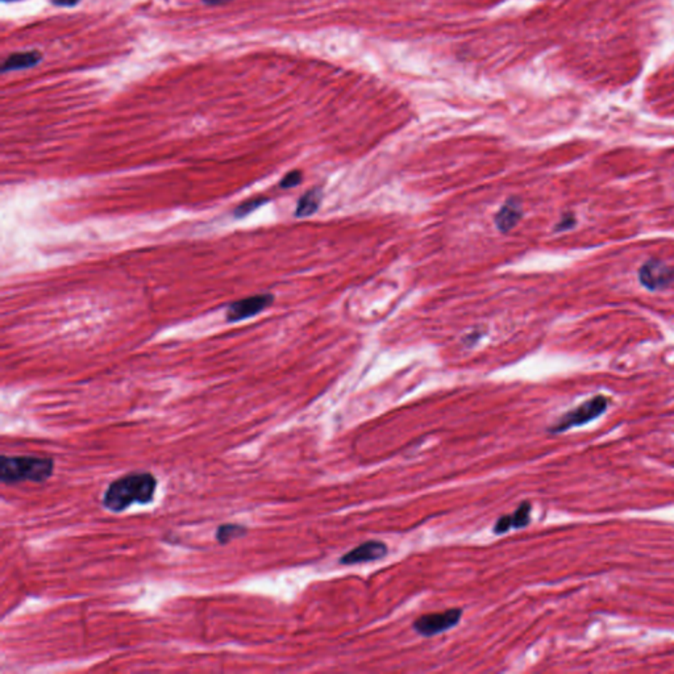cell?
<instances>
[{"instance_id":"cell-2","label":"cell","mask_w":674,"mask_h":674,"mask_svg":"<svg viewBox=\"0 0 674 674\" xmlns=\"http://www.w3.org/2000/svg\"><path fill=\"white\" fill-rule=\"evenodd\" d=\"M54 460L40 456H7L0 460V481L4 485H16L20 482L41 484L53 476Z\"/></svg>"},{"instance_id":"cell-18","label":"cell","mask_w":674,"mask_h":674,"mask_svg":"<svg viewBox=\"0 0 674 674\" xmlns=\"http://www.w3.org/2000/svg\"><path fill=\"white\" fill-rule=\"evenodd\" d=\"M3 1H17V0H3Z\"/></svg>"},{"instance_id":"cell-6","label":"cell","mask_w":674,"mask_h":674,"mask_svg":"<svg viewBox=\"0 0 674 674\" xmlns=\"http://www.w3.org/2000/svg\"><path fill=\"white\" fill-rule=\"evenodd\" d=\"M272 294H258L249 298L240 299L232 303L227 310V320L228 322H239L247 317L256 316L262 312L265 308L269 307L273 303Z\"/></svg>"},{"instance_id":"cell-4","label":"cell","mask_w":674,"mask_h":674,"mask_svg":"<svg viewBox=\"0 0 674 674\" xmlns=\"http://www.w3.org/2000/svg\"><path fill=\"white\" fill-rule=\"evenodd\" d=\"M462 610L461 608H449L444 613L422 615L414 622V630L419 635L431 638L437 633L448 631L460 623Z\"/></svg>"},{"instance_id":"cell-15","label":"cell","mask_w":674,"mask_h":674,"mask_svg":"<svg viewBox=\"0 0 674 674\" xmlns=\"http://www.w3.org/2000/svg\"><path fill=\"white\" fill-rule=\"evenodd\" d=\"M79 1L81 0H51V3L58 7H74Z\"/></svg>"},{"instance_id":"cell-12","label":"cell","mask_w":674,"mask_h":674,"mask_svg":"<svg viewBox=\"0 0 674 674\" xmlns=\"http://www.w3.org/2000/svg\"><path fill=\"white\" fill-rule=\"evenodd\" d=\"M531 504L529 502H523V504L515 510V512L510 515L511 519L512 529H523L529 526L531 521Z\"/></svg>"},{"instance_id":"cell-1","label":"cell","mask_w":674,"mask_h":674,"mask_svg":"<svg viewBox=\"0 0 674 674\" xmlns=\"http://www.w3.org/2000/svg\"><path fill=\"white\" fill-rule=\"evenodd\" d=\"M155 489L157 479L152 473H129L112 481L103 496V506L108 511L121 512L133 504H150Z\"/></svg>"},{"instance_id":"cell-11","label":"cell","mask_w":674,"mask_h":674,"mask_svg":"<svg viewBox=\"0 0 674 674\" xmlns=\"http://www.w3.org/2000/svg\"><path fill=\"white\" fill-rule=\"evenodd\" d=\"M247 533L245 526L240 524H223L216 529L215 538L219 544H228L233 538H242Z\"/></svg>"},{"instance_id":"cell-10","label":"cell","mask_w":674,"mask_h":674,"mask_svg":"<svg viewBox=\"0 0 674 674\" xmlns=\"http://www.w3.org/2000/svg\"><path fill=\"white\" fill-rule=\"evenodd\" d=\"M320 200H322L320 188H315L312 190H308L307 193L299 199L295 215L298 218H307V216L315 214L317 208H319V205H320Z\"/></svg>"},{"instance_id":"cell-7","label":"cell","mask_w":674,"mask_h":674,"mask_svg":"<svg viewBox=\"0 0 674 674\" xmlns=\"http://www.w3.org/2000/svg\"><path fill=\"white\" fill-rule=\"evenodd\" d=\"M387 555V546L378 540H369L353 548L347 555H344L340 563L344 565L370 563L384 558Z\"/></svg>"},{"instance_id":"cell-13","label":"cell","mask_w":674,"mask_h":674,"mask_svg":"<svg viewBox=\"0 0 674 674\" xmlns=\"http://www.w3.org/2000/svg\"><path fill=\"white\" fill-rule=\"evenodd\" d=\"M267 200H269V199L262 197L249 199L247 202L241 203V205L235 210L233 214H235L236 218H244V216H247V215L252 214L253 211H256L257 208H260V207L264 205V203H266Z\"/></svg>"},{"instance_id":"cell-14","label":"cell","mask_w":674,"mask_h":674,"mask_svg":"<svg viewBox=\"0 0 674 674\" xmlns=\"http://www.w3.org/2000/svg\"><path fill=\"white\" fill-rule=\"evenodd\" d=\"M303 177H302V173L298 170H292L290 173H287L283 178H282L281 182H280V186L282 188H291L298 186L299 183L302 182Z\"/></svg>"},{"instance_id":"cell-8","label":"cell","mask_w":674,"mask_h":674,"mask_svg":"<svg viewBox=\"0 0 674 674\" xmlns=\"http://www.w3.org/2000/svg\"><path fill=\"white\" fill-rule=\"evenodd\" d=\"M41 60H43V54L39 51H17L14 54H9V57L4 60L1 66V73L34 68Z\"/></svg>"},{"instance_id":"cell-5","label":"cell","mask_w":674,"mask_h":674,"mask_svg":"<svg viewBox=\"0 0 674 674\" xmlns=\"http://www.w3.org/2000/svg\"><path fill=\"white\" fill-rule=\"evenodd\" d=\"M639 278L649 290L665 289L674 282V267L660 260H650L641 266Z\"/></svg>"},{"instance_id":"cell-17","label":"cell","mask_w":674,"mask_h":674,"mask_svg":"<svg viewBox=\"0 0 674 674\" xmlns=\"http://www.w3.org/2000/svg\"><path fill=\"white\" fill-rule=\"evenodd\" d=\"M205 4L208 6H219V4H224V3H228V1H232V0H202Z\"/></svg>"},{"instance_id":"cell-16","label":"cell","mask_w":674,"mask_h":674,"mask_svg":"<svg viewBox=\"0 0 674 674\" xmlns=\"http://www.w3.org/2000/svg\"><path fill=\"white\" fill-rule=\"evenodd\" d=\"M573 223H574L573 216H563V222L560 223V224H557V230H565V228H571V227L573 225Z\"/></svg>"},{"instance_id":"cell-3","label":"cell","mask_w":674,"mask_h":674,"mask_svg":"<svg viewBox=\"0 0 674 674\" xmlns=\"http://www.w3.org/2000/svg\"><path fill=\"white\" fill-rule=\"evenodd\" d=\"M607 406H608L607 398L602 397V395L594 397L593 399L582 403L574 410L565 414L563 418L556 423V426L549 428V432L558 434V432H563L569 428L586 424L591 420L597 419L598 417H601L606 411Z\"/></svg>"},{"instance_id":"cell-9","label":"cell","mask_w":674,"mask_h":674,"mask_svg":"<svg viewBox=\"0 0 674 674\" xmlns=\"http://www.w3.org/2000/svg\"><path fill=\"white\" fill-rule=\"evenodd\" d=\"M521 208L519 203L515 200H509L506 205L495 215V225L502 232H509L512 230L518 222L521 220Z\"/></svg>"}]
</instances>
